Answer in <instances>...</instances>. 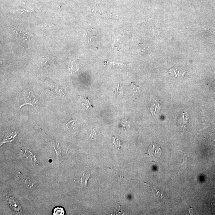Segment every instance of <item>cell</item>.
I'll return each mask as SVG.
<instances>
[{
    "mask_svg": "<svg viewBox=\"0 0 215 215\" xmlns=\"http://www.w3.org/2000/svg\"><path fill=\"white\" fill-rule=\"evenodd\" d=\"M83 101H84V105H85V107L86 108V109L88 108L89 107V105H90L89 102L88 101V100L87 98H83Z\"/></svg>",
    "mask_w": 215,
    "mask_h": 215,
    "instance_id": "cell-9",
    "label": "cell"
},
{
    "mask_svg": "<svg viewBox=\"0 0 215 215\" xmlns=\"http://www.w3.org/2000/svg\"><path fill=\"white\" fill-rule=\"evenodd\" d=\"M16 135H17V134H16L15 132H14V133H12L11 135L10 136H8V138H6L4 140V142L5 143L7 142L12 141V139H14V138L16 136Z\"/></svg>",
    "mask_w": 215,
    "mask_h": 215,
    "instance_id": "cell-7",
    "label": "cell"
},
{
    "mask_svg": "<svg viewBox=\"0 0 215 215\" xmlns=\"http://www.w3.org/2000/svg\"><path fill=\"white\" fill-rule=\"evenodd\" d=\"M37 100L34 96L31 95L30 92L29 91H25L22 98L20 100V109L22 107L25 105H30L34 106V104H36Z\"/></svg>",
    "mask_w": 215,
    "mask_h": 215,
    "instance_id": "cell-1",
    "label": "cell"
},
{
    "mask_svg": "<svg viewBox=\"0 0 215 215\" xmlns=\"http://www.w3.org/2000/svg\"><path fill=\"white\" fill-rule=\"evenodd\" d=\"M169 73L171 76H175V77L181 78L184 77L185 75V71L180 68H172L169 70Z\"/></svg>",
    "mask_w": 215,
    "mask_h": 215,
    "instance_id": "cell-3",
    "label": "cell"
},
{
    "mask_svg": "<svg viewBox=\"0 0 215 215\" xmlns=\"http://www.w3.org/2000/svg\"><path fill=\"white\" fill-rule=\"evenodd\" d=\"M114 92L117 94L122 95L123 94V92L122 88L120 87L119 85H118V87H116L114 88Z\"/></svg>",
    "mask_w": 215,
    "mask_h": 215,
    "instance_id": "cell-8",
    "label": "cell"
},
{
    "mask_svg": "<svg viewBox=\"0 0 215 215\" xmlns=\"http://www.w3.org/2000/svg\"><path fill=\"white\" fill-rule=\"evenodd\" d=\"M65 214V212L64 209L61 207H55L53 212V215H64Z\"/></svg>",
    "mask_w": 215,
    "mask_h": 215,
    "instance_id": "cell-5",
    "label": "cell"
},
{
    "mask_svg": "<svg viewBox=\"0 0 215 215\" xmlns=\"http://www.w3.org/2000/svg\"><path fill=\"white\" fill-rule=\"evenodd\" d=\"M151 110V113L153 115H155V114L157 112H158L160 108V105L158 104H156V103H153V104L151 105V107L150 108Z\"/></svg>",
    "mask_w": 215,
    "mask_h": 215,
    "instance_id": "cell-6",
    "label": "cell"
},
{
    "mask_svg": "<svg viewBox=\"0 0 215 215\" xmlns=\"http://www.w3.org/2000/svg\"><path fill=\"white\" fill-rule=\"evenodd\" d=\"M112 138H113L112 143H113L114 146L116 148V149H119L123 142L116 137L113 136Z\"/></svg>",
    "mask_w": 215,
    "mask_h": 215,
    "instance_id": "cell-4",
    "label": "cell"
},
{
    "mask_svg": "<svg viewBox=\"0 0 215 215\" xmlns=\"http://www.w3.org/2000/svg\"><path fill=\"white\" fill-rule=\"evenodd\" d=\"M162 149L160 146L155 143H153L147 148L146 155H149L154 159H158L161 156Z\"/></svg>",
    "mask_w": 215,
    "mask_h": 215,
    "instance_id": "cell-2",
    "label": "cell"
}]
</instances>
